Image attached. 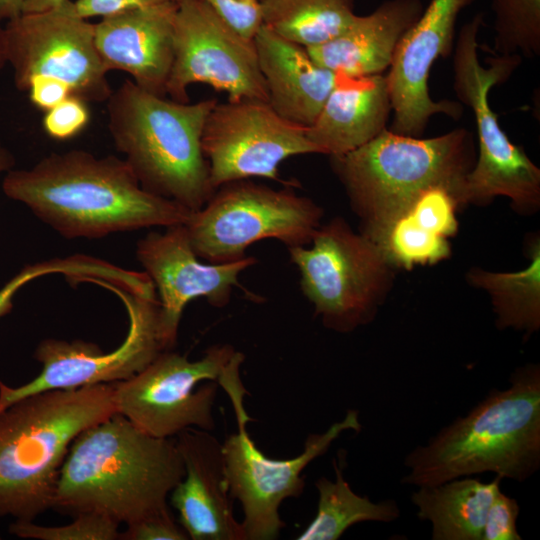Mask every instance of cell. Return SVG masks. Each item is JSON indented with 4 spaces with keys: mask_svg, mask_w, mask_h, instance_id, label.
I'll return each mask as SVG.
<instances>
[{
    "mask_svg": "<svg viewBox=\"0 0 540 540\" xmlns=\"http://www.w3.org/2000/svg\"><path fill=\"white\" fill-rule=\"evenodd\" d=\"M2 189L67 239L186 224L192 213L144 190L124 159L80 149L7 171Z\"/></svg>",
    "mask_w": 540,
    "mask_h": 540,
    "instance_id": "6da1fadb",
    "label": "cell"
},
{
    "mask_svg": "<svg viewBox=\"0 0 540 540\" xmlns=\"http://www.w3.org/2000/svg\"><path fill=\"white\" fill-rule=\"evenodd\" d=\"M184 474L175 438L151 436L115 413L72 442L51 508L129 525L169 511L167 498Z\"/></svg>",
    "mask_w": 540,
    "mask_h": 540,
    "instance_id": "7a4b0ae2",
    "label": "cell"
},
{
    "mask_svg": "<svg viewBox=\"0 0 540 540\" xmlns=\"http://www.w3.org/2000/svg\"><path fill=\"white\" fill-rule=\"evenodd\" d=\"M466 416L444 427L405 458L403 483L435 486L493 472L523 482L540 467V367L526 364Z\"/></svg>",
    "mask_w": 540,
    "mask_h": 540,
    "instance_id": "3957f363",
    "label": "cell"
},
{
    "mask_svg": "<svg viewBox=\"0 0 540 540\" xmlns=\"http://www.w3.org/2000/svg\"><path fill=\"white\" fill-rule=\"evenodd\" d=\"M117 413L114 384L36 393L0 412V516L52 507L61 466L83 431Z\"/></svg>",
    "mask_w": 540,
    "mask_h": 540,
    "instance_id": "277c9868",
    "label": "cell"
},
{
    "mask_svg": "<svg viewBox=\"0 0 540 540\" xmlns=\"http://www.w3.org/2000/svg\"><path fill=\"white\" fill-rule=\"evenodd\" d=\"M217 102H177L128 79L112 91L106 101L108 130L144 190L190 212L206 204L215 189L201 137Z\"/></svg>",
    "mask_w": 540,
    "mask_h": 540,
    "instance_id": "5b68a950",
    "label": "cell"
},
{
    "mask_svg": "<svg viewBox=\"0 0 540 540\" xmlns=\"http://www.w3.org/2000/svg\"><path fill=\"white\" fill-rule=\"evenodd\" d=\"M329 159L361 222L359 232L371 239L428 187L451 186L462 196L476 148L466 128L431 138L385 128L361 147Z\"/></svg>",
    "mask_w": 540,
    "mask_h": 540,
    "instance_id": "8992f818",
    "label": "cell"
},
{
    "mask_svg": "<svg viewBox=\"0 0 540 540\" xmlns=\"http://www.w3.org/2000/svg\"><path fill=\"white\" fill-rule=\"evenodd\" d=\"M483 13L475 14L460 29L454 48L453 87L460 103L473 112L479 153L463 186L467 206H486L498 196L507 197L519 215H532L540 208V169L522 147L510 141L489 102L490 90L507 81L522 58L497 55L482 66L478 34Z\"/></svg>",
    "mask_w": 540,
    "mask_h": 540,
    "instance_id": "52a82bcc",
    "label": "cell"
},
{
    "mask_svg": "<svg viewBox=\"0 0 540 540\" xmlns=\"http://www.w3.org/2000/svg\"><path fill=\"white\" fill-rule=\"evenodd\" d=\"M287 249L303 295L324 327L335 332L372 322L394 286L397 269L342 217L321 224L310 244Z\"/></svg>",
    "mask_w": 540,
    "mask_h": 540,
    "instance_id": "ba28073f",
    "label": "cell"
},
{
    "mask_svg": "<svg viewBox=\"0 0 540 540\" xmlns=\"http://www.w3.org/2000/svg\"><path fill=\"white\" fill-rule=\"evenodd\" d=\"M294 185L274 189L251 179L219 186L185 224L191 247L210 263L246 257L255 242L275 239L287 248L310 244L323 209Z\"/></svg>",
    "mask_w": 540,
    "mask_h": 540,
    "instance_id": "9c48e42d",
    "label": "cell"
},
{
    "mask_svg": "<svg viewBox=\"0 0 540 540\" xmlns=\"http://www.w3.org/2000/svg\"><path fill=\"white\" fill-rule=\"evenodd\" d=\"M237 352L230 344H216L191 361L162 351L135 376L114 383L116 411L158 438H173L188 428L213 431L218 381Z\"/></svg>",
    "mask_w": 540,
    "mask_h": 540,
    "instance_id": "30bf717a",
    "label": "cell"
},
{
    "mask_svg": "<svg viewBox=\"0 0 540 540\" xmlns=\"http://www.w3.org/2000/svg\"><path fill=\"white\" fill-rule=\"evenodd\" d=\"M85 282L106 288L120 298L129 318L125 340L111 352H104L92 342L43 340L34 354L42 364L37 377L19 387H10L0 381V412L21 398L43 391L128 380L165 351L159 334L157 294L129 292L99 278H87Z\"/></svg>",
    "mask_w": 540,
    "mask_h": 540,
    "instance_id": "8fae6325",
    "label": "cell"
},
{
    "mask_svg": "<svg viewBox=\"0 0 540 540\" xmlns=\"http://www.w3.org/2000/svg\"><path fill=\"white\" fill-rule=\"evenodd\" d=\"M247 393L229 396L238 430L222 442L226 478L231 497L238 500L243 511L241 526L245 540H274L285 523L280 517V506L288 498L303 494L304 469L323 455L342 432H359L358 411L350 409L343 420L333 423L323 433H311L304 450L290 459L267 457L251 439L247 423L251 420L244 406Z\"/></svg>",
    "mask_w": 540,
    "mask_h": 540,
    "instance_id": "7c38bea8",
    "label": "cell"
},
{
    "mask_svg": "<svg viewBox=\"0 0 540 540\" xmlns=\"http://www.w3.org/2000/svg\"><path fill=\"white\" fill-rule=\"evenodd\" d=\"M94 29L95 23L78 13L72 0L6 21V62L13 68L16 88L25 92L30 79L52 77L87 103L106 102L113 90L95 46Z\"/></svg>",
    "mask_w": 540,
    "mask_h": 540,
    "instance_id": "4fadbf2b",
    "label": "cell"
},
{
    "mask_svg": "<svg viewBox=\"0 0 540 540\" xmlns=\"http://www.w3.org/2000/svg\"><path fill=\"white\" fill-rule=\"evenodd\" d=\"M201 145L215 190L255 177L296 186L281 180L280 164L292 156L319 154L306 127L286 121L268 102L254 99L217 102L206 118Z\"/></svg>",
    "mask_w": 540,
    "mask_h": 540,
    "instance_id": "5bb4252c",
    "label": "cell"
},
{
    "mask_svg": "<svg viewBox=\"0 0 540 540\" xmlns=\"http://www.w3.org/2000/svg\"><path fill=\"white\" fill-rule=\"evenodd\" d=\"M195 83L225 92L228 101L268 102L254 41L233 32L204 0H180L166 91L172 100L188 103L187 89Z\"/></svg>",
    "mask_w": 540,
    "mask_h": 540,
    "instance_id": "9a60e30c",
    "label": "cell"
},
{
    "mask_svg": "<svg viewBox=\"0 0 540 540\" xmlns=\"http://www.w3.org/2000/svg\"><path fill=\"white\" fill-rule=\"evenodd\" d=\"M165 229L150 231L140 239L136 256L155 286L159 334L165 350H171L185 306L195 298H204L210 305L222 308L237 287L250 294L239 283V276L257 260L246 256L225 263L202 262L191 247L185 224Z\"/></svg>",
    "mask_w": 540,
    "mask_h": 540,
    "instance_id": "2e32d148",
    "label": "cell"
},
{
    "mask_svg": "<svg viewBox=\"0 0 540 540\" xmlns=\"http://www.w3.org/2000/svg\"><path fill=\"white\" fill-rule=\"evenodd\" d=\"M473 1L431 0L401 38L386 74L392 132L421 137L431 116L445 114L454 120L462 116L460 102L432 99L428 78L434 62L452 53L458 16Z\"/></svg>",
    "mask_w": 540,
    "mask_h": 540,
    "instance_id": "e0dca14e",
    "label": "cell"
},
{
    "mask_svg": "<svg viewBox=\"0 0 540 540\" xmlns=\"http://www.w3.org/2000/svg\"><path fill=\"white\" fill-rule=\"evenodd\" d=\"M185 474L170 493L178 523L192 540H245L234 516L222 442L211 431L188 428L175 436Z\"/></svg>",
    "mask_w": 540,
    "mask_h": 540,
    "instance_id": "ac0fdd59",
    "label": "cell"
},
{
    "mask_svg": "<svg viewBox=\"0 0 540 540\" xmlns=\"http://www.w3.org/2000/svg\"><path fill=\"white\" fill-rule=\"evenodd\" d=\"M177 7L178 3H164L101 17L94 41L107 71L126 72L139 88L166 97Z\"/></svg>",
    "mask_w": 540,
    "mask_h": 540,
    "instance_id": "d6986e66",
    "label": "cell"
},
{
    "mask_svg": "<svg viewBox=\"0 0 540 540\" xmlns=\"http://www.w3.org/2000/svg\"><path fill=\"white\" fill-rule=\"evenodd\" d=\"M390 113L386 75L335 72L334 86L306 135L319 154L340 156L379 135Z\"/></svg>",
    "mask_w": 540,
    "mask_h": 540,
    "instance_id": "ffe728a7",
    "label": "cell"
},
{
    "mask_svg": "<svg viewBox=\"0 0 540 540\" xmlns=\"http://www.w3.org/2000/svg\"><path fill=\"white\" fill-rule=\"evenodd\" d=\"M253 41L270 107L292 124L312 125L334 86L335 72L264 25Z\"/></svg>",
    "mask_w": 540,
    "mask_h": 540,
    "instance_id": "44dd1931",
    "label": "cell"
},
{
    "mask_svg": "<svg viewBox=\"0 0 540 540\" xmlns=\"http://www.w3.org/2000/svg\"><path fill=\"white\" fill-rule=\"evenodd\" d=\"M421 0H386L331 40L306 48L319 65L353 76L383 74L398 43L423 12Z\"/></svg>",
    "mask_w": 540,
    "mask_h": 540,
    "instance_id": "7402d4cb",
    "label": "cell"
},
{
    "mask_svg": "<svg viewBox=\"0 0 540 540\" xmlns=\"http://www.w3.org/2000/svg\"><path fill=\"white\" fill-rule=\"evenodd\" d=\"M458 231V219L440 198L420 194L371 240L389 263L411 270L418 265H433L451 254L450 238Z\"/></svg>",
    "mask_w": 540,
    "mask_h": 540,
    "instance_id": "603a6c76",
    "label": "cell"
},
{
    "mask_svg": "<svg viewBox=\"0 0 540 540\" xmlns=\"http://www.w3.org/2000/svg\"><path fill=\"white\" fill-rule=\"evenodd\" d=\"M502 477L490 483L453 479L422 486L412 493L418 518L432 525L433 540H481L486 515L500 491Z\"/></svg>",
    "mask_w": 540,
    "mask_h": 540,
    "instance_id": "cb8c5ba5",
    "label": "cell"
},
{
    "mask_svg": "<svg viewBox=\"0 0 540 540\" xmlns=\"http://www.w3.org/2000/svg\"><path fill=\"white\" fill-rule=\"evenodd\" d=\"M530 262L515 272H495L472 267L467 283L484 290L491 299L500 330L514 329L526 337L540 329V237L533 233L526 239Z\"/></svg>",
    "mask_w": 540,
    "mask_h": 540,
    "instance_id": "d4e9b609",
    "label": "cell"
},
{
    "mask_svg": "<svg viewBox=\"0 0 540 540\" xmlns=\"http://www.w3.org/2000/svg\"><path fill=\"white\" fill-rule=\"evenodd\" d=\"M346 452L340 450L333 459L335 480L325 477L316 483L318 505L311 523L297 540H337L354 524L366 521L392 522L400 515L392 500L374 503L367 496L356 494L344 478Z\"/></svg>",
    "mask_w": 540,
    "mask_h": 540,
    "instance_id": "484cf974",
    "label": "cell"
},
{
    "mask_svg": "<svg viewBox=\"0 0 540 540\" xmlns=\"http://www.w3.org/2000/svg\"><path fill=\"white\" fill-rule=\"evenodd\" d=\"M263 25L305 48L323 44L355 19L354 0H258Z\"/></svg>",
    "mask_w": 540,
    "mask_h": 540,
    "instance_id": "4316f807",
    "label": "cell"
},
{
    "mask_svg": "<svg viewBox=\"0 0 540 540\" xmlns=\"http://www.w3.org/2000/svg\"><path fill=\"white\" fill-rule=\"evenodd\" d=\"M491 10L494 54L540 55V0H491Z\"/></svg>",
    "mask_w": 540,
    "mask_h": 540,
    "instance_id": "83f0119b",
    "label": "cell"
},
{
    "mask_svg": "<svg viewBox=\"0 0 540 540\" xmlns=\"http://www.w3.org/2000/svg\"><path fill=\"white\" fill-rule=\"evenodd\" d=\"M119 523L98 513H81L62 526H41L16 520L9 532L20 538L37 540H115L120 539Z\"/></svg>",
    "mask_w": 540,
    "mask_h": 540,
    "instance_id": "f1b7e54d",
    "label": "cell"
},
{
    "mask_svg": "<svg viewBox=\"0 0 540 540\" xmlns=\"http://www.w3.org/2000/svg\"><path fill=\"white\" fill-rule=\"evenodd\" d=\"M88 268L87 258L80 254L26 265L0 289V317L12 310L16 293L28 282L53 273H62L67 278L77 277Z\"/></svg>",
    "mask_w": 540,
    "mask_h": 540,
    "instance_id": "f546056e",
    "label": "cell"
},
{
    "mask_svg": "<svg viewBox=\"0 0 540 540\" xmlns=\"http://www.w3.org/2000/svg\"><path fill=\"white\" fill-rule=\"evenodd\" d=\"M89 121L87 102L71 95L45 112L42 127L50 138L65 141L81 133Z\"/></svg>",
    "mask_w": 540,
    "mask_h": 540,
    "instance_id": "4dcf8cb0",
    "label": "cell"
},
{
    "mask_svg": "<svg viewBox=\"0 0 540 540\" xmlns=\"http://www.w3.org/2000/svg\"><path fill=\"white\" fill-rule=\"evenodd\" d=\"M220 20L245 40L253 41L263 25L258 0H204Z\"/></svg>",
    "mask_w": 540,
    "mask_h": 540,
    "instance_id": "1f68e13d",
    "label": "cell"
},
{
    "mask_svg": "<svg viewBox=\"0 0 540 540\" xmlns=\"http://www.w3.org/2000/svg\"><path fill=\"white\" fill-rule=\"evenodd\" d=\"M519 511L516 499L500 490L488 509L481 540H521L516 527Z\"/></svg>",
    "mask_w": 540,
    "mask_h": 540,
    "instance_id": "d6a6232c",
    "label": "cell"
},
{
    "mask_svg": "<svg viewBox=\"0 0 540 540\" xmlns=\"http://www.w3.org/2000/svg\"><path fill=\"white\" fill-rule=\"evenodd\" d=\"M120 539L124 540H186L189 539L182 526L170 512L156 514L126 525Z\"/></svg>",
    "mask_w": 540,
    "mask_h": 540,
    "instance_id": "836d02e7",
    "label": "cell"
},
{
    "mask_svg": "<svg viewBox=\"0 0 540 540\" xmlns=\"http://www.w3.org/2000/svg\"><path fill=\"white\" fill-rule=\"evenodd\" d=\"M31 103L42 111H48L67 97L73 95L71 88L63 81L52 77H34L25 88Z\"/></svg>",
    "mask_w": 540,
    "mask_h": 540,
    "instance_id": "e575fe53",
    "label": "cell"
},
{
    "mask_svg": "<svg viewBox=\"0 0 540 540\" xmlns=\"http://www.w3.org/2000/svg\"><path fill=\"white\" fill-rule=\"evenodd\" d=\"M180 0H75L77 12L84 18L104 17L120 11Z\"/></svg>",
    "mask_w": 540,
    "mask_h": 540,
    "instance_id": "d590c367",
    "label": "cell"
},
{
    "mask_svg": "<svg viewBox=\"0 0 540 540\" xmlns=\"http://www.w3.org/2000/svg\"><path fill=\"white\" fill-rule=\"evenodd\" d=\"M66 0H23L22 13H38L59 6Z\"/></svg>",
    "mask_w": 540,
    "mask_h": 540,
    "instance_id": "8d00e7d4",
    "label": "cell"
},
{
    "mask_svg": "<svg viewBox=\"0 0 540 540\" xmlns=\"http://www.w3.org/2000/svg\"><path fill=\"white\" fill-rule=\"evenodd\" d=\"M23 0H0V21H8L22 14Z\"/></svg>",
    "mask_w": 540,
    "mask_h": 540,
    "instance_id": "74e56055",
    "label": "cell"
},
{
    "mask_svg": "<svg viewBox=\"0 0 540 540\" xmlns=\"http://www.w3.org/2000/svg\"><path fill=\"white\" fill-rule=\"evenodd\" d=\"M14 164V156L0 141V174L11 170Z\"/></svg>",
    "mask_w": 540,
    "mask_h": 540,
    "instance_id": "f35d334b",
    "label": "cell"
},
{
    "mask_svg": "<svg viewBox=\"0 0 540 540\" xmlns=\"http://www.w3.org/2000/svg\"><path fill=\"white\" fill-rule=\"evenodd\" d=\"M7 64L5 55V35L4 26L0 21V70Z\"/></svg>",
    "mask_w": 540,
    "mask_h": 540,
    "instance_id": "ab89813d",
    "label": "cell"
}]
</instances>
